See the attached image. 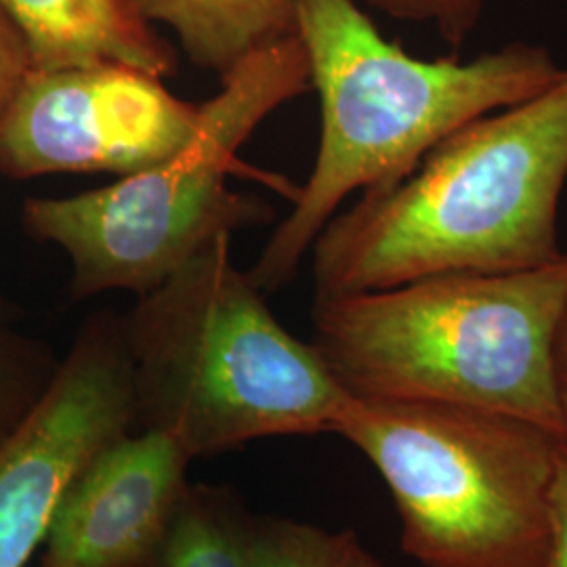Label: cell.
Masks as SVG:
<instances>
[{
	"label": "cell",
	"instance_id": "1",
	"mask_svg": "<svg viewBox=\"0 0 567 567\" xmlns=\"http://www.w3.org/2000/svg\"><path fill=\"white\" fill-rule=\"evenodd\" d=\"M567 183V65L526 102L468 122L404 182L339 210L309 250L316 297L440 274L557 261Z\"/></svg>",
	"mask_w": 567,
	"mask_h": 567
},
{
	"label": "cell",
	"instance_id": "2",
	"mask_svg": "<svg viewBox=\"0 0 567 567\" xmlns=\"http://www.w3.org/2000/svg\"><path fill=\"white\" fill-rule=\"evenodd\" d=\"M288 4L320 97L322 131L292 210L248 269L265 295L297 276L349 196L395 187L452 133L538 95L564 70L547 47L522 41L475 60H421L386 41L355 0Z\"/></svg>",
	"mask_w": 567,
	"mask_h": 567
},
{
	"label": "cell",
	"instance_id": "3",
	"mask_svg": "<svg viewBox=\"0 0 567 567\" xmlns=\"http://www.w3.org/2000/svg\"><path fill=\"white\" fill-rule=\"evenodd\" d=\"M135 425L192 458L255 440L334 433L351 395L290 334L219 236L122 313Z\"/></svg>",
	"mask_w": 567,
	"mask_h": 567
},
{
	"label": "cell",
	"instance_id": "4",
	"mask_svg": "<svg viewBox=\"0 0 567 567\" xmlns=\"http://www.w3.org/2000/svg\"><path fill=\"white\" fill-rule=\"evenodd\" d=\"M566 303L567 250L526 271L316 297L311 343L351 398L492 410L564 437L550 343Z\"/></svg>",
	"mask_w": 567,
	"mask_h": 567
},
{
	"label": "cell",
	"instance_id": "5",
	"mask_svg": "<svg viewBox=\"0 0 567 567\" xmlns=\"http://www.w3.org/2000/svg\"><path fill=\"white\" fill-rule=\"evenodd\" d=\"M311 91L297 34L269 42L221 79L189 142L163 163L91 192L32 198L21 224L65 252L76 301L110 290L147 295L219 236L267 224L261 198L227 187L238 152L284 103Z\"/></svg>",
	"mask_w": 567,
	"mask_h": 567
},
{
	"label": "cell",
	"instance_id": "6",
	"mask_svg": "<svg viewBox=\"0 0 567 567\" xmlns=\"http://www.w3.org/2000/svg\"><path fill=\"white\" fill-rule=\"evenodd\" d=\"M334 433L383 477L421 566L547 567L559 433L480 408L360 398Z\"/></svg>",
	"mask_w": 567,
	"mask_h": 567
},
{
	"label": "cell",
	"instance_id": "7",
	"mask_svg": "<svg viewBox=\"0 0 567 567\" xmlns=\"http://www.w3.org/2000/svg\"><path fill=\"white\" fill-rule=\"evenodd\" d=\"M203 103L124 63L30 70L0 114V173L34 179L163 163L196 133Z\"/></svg>",
	"mask_w": 567,
	"mask_h": 567
},
{
	"label": "cell",
	"instance_id": "8",
	"mask_svg": "<svg viewBox=\"0 0 567 567\" xmlns=\"http://www.w3.org/2000/svg\"><path fill=\"white\" fill-rule=\"evenodd\" d=\"M137 429L122 313L82 324L41 400L0 446V567H25L81 466Z\"/></svg>",
	"mask_w": 567,
	"mask_h": 567
},
{
	"label": "cell",
	"instance_id": "9",
	"mask_svg": "<svg viewBox=\"0 0 567 567\" xmlns=\"http://www.w3.org/2000/svg\"><path fill=\"white\" fill-rule=\"evenodd\" d=\"M189 461L173 437L142 429L100 447L61 496L42 567H163Z\"/></svg>",
	"mask_w": 567,
	"mask_h": 567
},
{
	"label": "cell",
	"instance_id": "10",
	"mask_svg": "<svg viewBox=\"0 0 567 567\" xmlns=\"http://www.w3.org/2000/svg\"><path fill=\"white\" fill-rule=\"evenodd\" d=\"M34 70L124 63L158 79L179 61L135 0H0Z\"/></svg>",
	"mask_w": 567,
	"mask_h": 567
},
{
	"label": "cell",
	"instance_id": "11",
	"mask_svg": "<svg viewBox=\"0 0 567 567\" xmlns=\"http://www.w3.org/2000/svg\"><path fill=\"white\" fill-rule=\"evenodd\" d=\"M152 25L163 23L187 60L219 76L269 42L295 34L288 0H135Z\"/></svg>",
	"mask_w": 567,
	"mask_h": 567
},
{
	"label": "cell",
	"instance_id": "12",
	"mask_svg": "<svg viewBox=\"0 0 567 567\" xmlns=\"http://www.w3.org/2000/svg\"><path fill=\"white\" fill-rule=\"evenodd\" d=\"M252 517L231 487L189 484L164 545L163 567H255Z\"/></svg>",
	"mask_w": 567,
	"mask_h": 567
},
{
	"label": "cell",
	"instance_id": "13",
	"mask_svg": "<svg viewBox=\"0 0 567 567\" xmlns=\"http://www.w3.org/2000/svg\"><path fill=\"white\" fill-rule=\"evenodd\" d=\"M349 529L328 532L286 517H252L255 567H339Z\"/></svg>",
	"mask_w": 567,
	"mask_h": 567
},
{
	"label": "cell",
	"instance_id": "14",
	"mask_svg": "<svg viewBox=\"0 0 567 567\" xmlns=\"http://www.w3.org/2000/svg\"><path fill=\"white\" fill-rule=\"evenodd\" d=\"M44 368L39 347L0 330V444L41 393Z\"/></svg>",
	"mask_w": 567,
	"mask_h": 567
},
{
	"label": "cell",
	"instance_id": "15",
	"mask_svg": "<svg viewBox=\"0 0 567 567\" xmlns=\"http://www.w3.org/2000/svg\"><path fill=\"white\" fill-rule=\"evenodd\" d=\"M389 18L431 25L456 53L482 20L486 0H365Z\"/></svg>",
	"mask_w": 567,
	"mask_h": 567
},
{
	"label": "cell",
	"instance_id": "16",
	"mask_svg": "<svg viewBox=\"0 0 567 567\" xmlns=\"http://www.w3.org/2000/svg\"><path fill=\"white\" fill-rule=\"evenodd\" d=\"M30 70L28 47L13 21L0 9V114Z\"/></svg>",
	"mask_w": 567,
	"mask_h": 567
},
{
	"label": "cell",
	"instance_id": "17",
	"mask_svg": "<svg viewBox=\"0 0 567 567\" xmlns=\"http://www.w3.org/2000/svg\"><path fill=\"white\" fill-rule=\"evenodd\" d=\"M547 567H567V442L557 450L550 489V540Z\"/></svg>",
	"mask_w": 567,
	"mask_h": 567
},
{
	"label": "cell",
	"instance_id": "18",
	"mask_svg": "<svg viewBox=\"0 0 567 567\" xmlns=\"http://www.w3.org/2000/svg\"><path fill=\"white\" fill-rule=\"evenodd\" d=\"M550 383L557 414L567 442V303L557 320L550 343Z\"/></svg>",
	"mask_w": 567,
	"mask_h": 567
},
{
	"label": "cell",
	"instance_id": "19",
	"mask_svg": "<svg viewBox=\"0 0 567 567\" xmlns=\"http://www.w3.org/2000/svg\"><path fill=\"white\" fill-rule=\"evenodd\" d=\"M339 567H383L381 561L362 547V543L358 540V536L351 532L349 534V540H347V547H344L343 559H341V566Z\"/></svg>",
	"mask_w": 567,
	"mask_h": 567
}]
</instances>
